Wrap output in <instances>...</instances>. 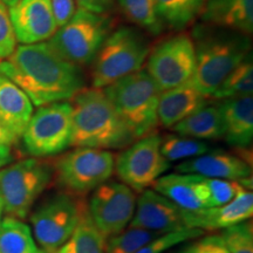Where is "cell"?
Masks as SVG:
<instances>
[{
	"mask_svg": "<svg viewBox=\"0 0 253 253\" xmlns=\"http://www.w3.org/2000/svg\"><path fill=\"white\" fill-rule=\"evenodd\" d=\"M0 74L17 84L37 107L69 101L84 88L80 67L62 59L47 41L15 47L0 61Z\"/></svg>",
	"mask_w": 253,
	"mask_h": 253,
	"instance_id": "1",
	"label": "cell"
},
{
	"mask_svg": "<svg viewBox=\"0 0 253 253\" xmlns=\"http://www.w3.org/2000/svg\"><path fill=\"white\" fill-rule=\"evenodd\" d=\"M71 147L120 149L135 140L103 89L84 88L71 100Z\"/></svg>",
	"mask_w": 253,
	"mask_h": 253,
	"instance_id": "2",
	"label": "cell"
},
{
	"mask_svg": "<svg viewBox=\"0 0 253 253\" xmlns=\"http://www.w3.org/2000/svg\"><path fill=\"white\" fill-rule=\"evenodd\" d=\"M195 39L196 67L190 82L209 99L230 72L249 55L251 43L245 34L210 28H197Z\"/></svg>",
	"mask_w": 253,
	"mask_h": 253,
	"instance_id": "3",
	"label": "cell"
},
{
	"mask_svg": "<svg viewBox=\"0 0 253 253\" xmlns=\"http://www.w3.org/2000/svg\"><path fill=\"white\" fill-rule=\"evenodd\" d=\"M103 91L135 140L151 134L156 128L162 91L145 69L120 79Z\"/></svg>",
	"mask_w": 253,
	"mask_h": 253,
	"instance_id": "4",
	"label": "cell"
},
{
	"mask_svg": "<svg viewBox=\"0 0 253 253\" xmlns=\"http://www.w3.org/2000/svg\"><path fill=\"white\" fill-rule=\"evenodd\" d=\"M149 46L140 32L120 27L109 33L93 60L91 86L97 89L142 69L149 55Z\"/></svg>",
	"mask_w": 253,
	"mask_h": 253,
	"instance_id": "5",
	"label": "cell"
},
{
	"mask_svg": "<svg viewBox=\"0 0 253 253\" xmlns=\"http://www.w3.org/2000/svg\"><path fill=\"white\" fill-rule=\"evenodd\" d=\"M54 177L52 164L26 158L0 169V198L8 217L24 219Z\"/></svg>",
	"mask_w": 253,
	"mask_h": 253,
	"instance_id": "6",
	"label": "cell"
},
{
	"mask_svg": "<svg viewBox=\"0 0 253 253\" xmlns=\"http://www.w3.org/2000/svg\"><path fill=\"white\" fill-rule=\"evenodd\" d=\"M112 30L106 14H96L79 7L71 20L56 30L47 40L48 45L62 59L74 65L93 61Z\"/></svg>",
	"mask_w": 253,
	"mask_h": 253,
	"instance_id": "7",
	"label": "cell"
},
{
	"mask_svg": "<svg viewBox=\"0 0 253 253\" xmlns=\"http://www.w3.org/2000/svg\"><path fill=\"white\" fill-rule=\"evenodd\" d=\"M54 177L66 194L84 196L109 181L115 169V157L108 150L75 148L58 158Z\"/></svg>",
	"mask_w": 253,
	"mask_h": 253,
	"instance_id": "8",
	"label": "cell"
},
{
	"mask_svg": "<svg viewBox=\"0 0 253 253\" xmlns=\"http://www.w3.org/2000/svg\"><path fill=\"white\" fill-rule=\"evenodd\" d=\"M21 137L25 149L36 158L63 153L72 141L71 103L65 101L39 107L32 114Z\"/></svg>",
	"mask_w": 253,
	"mask_h": 253,
	"instance_id": "9",
	"label": "cell"
},
{
	"mask_svg": "<svg viewBox=\"0 0 253 253\" xmlns=\"http://www.w3.org/2000/svg\"><path fill=\"white\" fill-rule=\"evenodd\" d=\"M196 67L194 40L178 34L163 40L148 55L147 71L161 91L191 80Z\"/></svg>",
	"mask_w": 253,
	"mask_h": 253,
	"instance_id": "10",
	"label": "cell"
},
{
	"mask_svg": "<svg viewBox=\"0 0 253 253\" xmlns=\"http://www.w3.org/2000/svg\"><path fill=\"white\" fill-rule=\"evenodd\" d=\"M161 141L162 137L156 134L144 136L115 160L114 171L134 192H142L153 186L170 168V162L161 154Z\"/></svg>",
	"mask_w": 253,
	"mask_h": 253,
	"instance_id": "11",
	"label": "cell"
},
{
	"mask_svg": "<svg viewBox=\"0 0 253 253\" xmlns=\"http://www.w3.org/2000/svg\"><path fill=\"white\" fill-rule=\"evenodd\" d=\"M79 213L80 198L66 192L43 202L31 216L34 237L40 249L47 253L58 251L77 226Z\"/></svg>",
	"mask_w": 253,
	"mask_h": 253,
	"instance_id": "12",
	"label": "cell"
},
{
	"mask_svg": "<svg viewBox=\"0 0 253 253\" xmlns=\"http://www.w3.org/2000/svg\"><path fill=\"white\" fill-rule=\"evenodd\" d=\"M136 199V194L129 186L107 181L91 194L88 212L94 225L108 238L129 226L135 213Z\"/></svg>",
	"mask_w": 253,
	"mask_h": 253,
	"instance_id": "13",
	"label": "cell"
},
{
	"mask_svg": "<svg viewBox=\"0 0 253 253\" xmlns=\"http://www.w3.org/2000/svg\"><path fill=\"white\" fill-rule=\"evenodd\" d=\"M8 13L15 40L21 45L49 40L58 30L50 0H20Z\"/></svg>",
	"mask_w": 253,
	"mask_h": 253,
	"instance_id": "14",
	"label": "cell"
},
{
	"mask_svg": "<svg viewBox=\"0 0 253 253\" xmlns=\"http://www.w3.org/2000/svg\"><path fill=\"white\" fill-rule=\"evenodd\" d=\"M129 226L148 230L157 235L185 227L183 210L157 191L145 189L136 199L134 217Z\"/></svg>",
	"mask_w": 253,
	"mask_h": 253,
	"instance_id": "15",
	"label": "cell"
},
{
	"mask_svg": "<svg viewBox=\"0 0 253 253\" xmlns=\"http://www.w3.org/2000/svg\"><path fill=\"white\" fill-rule=\"evenodd\" d=\"M253 214V195L244 190L233 201L220 207H210L198 210H183L185 227L202 231L224 230L242 221L249 220Z\"/></svg>",
	"mask_w": 253,
	"mask_h": 253,
	"instance_id": "16",
	"label": "cell"
},
{
	"mask_svg": "<svg viewBox=\"0 0 253 253\" xmlns=\"http://www.w3.org/2000/svg\"><path fill=\"white\" fill-rule=\"evenodd\" d=\"M153 188L182 210H198L211 207L205 178L199 175L170 173L161 176L154 183Z\"/></svg>",
	"mask_w": 253,
	"mask_h": 253,
	"instance_id": "17",
	"label": "cell"
},
{
	"mask_svg": "<svg viewBox=\"0 0 253 253\" xmlns=\"http://www.w3.org/2000/svg\"><path fill=\"white\" fill-rule=\"evenodd\" d=\"M179 173H194L205 178L244 181L251 178L252 168L243 158L224 151H211L177 166Z\"/></svg>",
	"mask_w": 253,
	"mask_h": 253,
	"instance_id": "18",
	"label": "cell"
},
{
	"mask_svg": "<svg viewBox=\"0 0 253 253\" xmlns=\"http://www.w3.org/2000/svg\"><path fill=\"white\" fill-rule=\"evenodd\" d=\"M224 125V137L236 148H248L253 138V99L249 96L221 100L218 104Z\"/></svg>",
	"mask_w": 253,
	"mask_h": 253,
	"instance_id": "19",
	"label": "cell"
},
{
	"mask_svg": "<svg viewBox=\"0 0 253 253\" xmlns=\"http://www.w3.org/2000/svg\"><path fill=\"white\" fill-rule=\"evenodd\" d=\"M201 17L214 27L250 36L253 31V0H207Z\"/></svg>",
	"mask_w": 253,
	"mask_h": 253,
	"instance_id": "20",
	"label": "cell"
},
{
	"mask_svg": "<svg viewBox=\"0 0 253 253\" xmlns=\"http://www.w3.org/2000/svg\"><path fill=\"white\" fill-rule=\"evenodd\" d=\"M207 102L208 97L199 93L190 81L162 91L157 107L158 123L166 128H172L179 121L208 104Z\"/></svg>",
	"mask_w": 253,
	"mask_h": 253,
	"instance_id": "21",
	"label": "cell"
},
{
	"mask_svg": "<svg viewBox=\"0 0 253 253\" xmlns=\"http://www.w3.org/2000/svg\"><path fill=\"white\" fill-rule=\"evenodd\" d=\"M32 114L33 103L30 97L9 79L0 74V121L21 137Z\"/></svg>",
	"mask_w": 253,
	"mask_h": 253,
	"instance_id": "22",
	"label": "cell"
},
{
	"mask_svg": "<svg viewBox=\"0 0 253 253\" xmlns=\"http://www.w3.org/2000/svg\"><path fill=\"white\" fill-rule=\"evenodd\" d=\"M172 128L178 135L196 140H218L224 137L223 118L218 106L205 104Z\"/></svg>",
	"mask_w": 253,
	"mask_h": 253,
	"instance_id": "23",
	"label": "cell"
},
{
	"mask_svg": "<svg viewBox=\"0 0 253 253\" xmlns=\"http://www.w3.org/2000/svg\"><path fill=\"white\" fill-rule=\"evenodd\" d=\"M106 237L94 225L88 205L80 199V213L74 231L55 253H104Z\"/></svg>",
	"mask_w": 253,
	"mask_h": 253,
	"instance_id": "24",
	"label": "cell"
},
{
	"mask_svg": "<svg viewBox=\"0 0 253 253\" xmlns=\"http://www.w3.org/2000/svg\"><path fill=\"white\" fill-rule=\"evenodd\" d=\"M205 0H155V8L162 27L181 31L198 18Z\"/></svg>",
	"mask_w": 253,
	"mask_h": 253,
	"instance_id": "25",
	"label": "cell"
},
{
	"mask_svg": "<svg viewBox=\"0 0 253 253\" xmlns=\"http://www.w3.org/2000/svg\"><path fill=\"white\" fill-rule=\"evenodd\" d=\"M0 253H40L27 224L18 218L0 221Z\"/></svg>",
	"mask_w": 253,
	"mask_h": 253,
	"instance_id": "26",
	"label": "cell"
},
{
	"mask_svg": "<svg viewBox=\"0 0 253 253\" xmlns=\"http://www.w3.org/2000/svg\"><path fill=\"white\" fill-rule=\"evenodd\" d=\"M253 91V63L252 56L249 54L242 62L230 72L221 81L219 87L212 94L213 99L226 100L233 97L249 96Z\"/></svg>",
	"mask_w": 253,
	"mask_h": 253,
	"instance_id": "27",
	"label": "cell"
},
{
	"mask_svg": "<svg viewBox=\"0 0 253 253\" xmlns=\"http://www.w3.org/2000/svg\"><path fill=\"white\" fill-rule=\"evenodd\" d=\"M209 145L205 142L182 135H167L161 141V154L168 162L190 160L208 153Z\"/></svg>",
	"mask_w": 253,
	"mask_h": 253,
	"instance_id": "28",
	"label": "cell"
},
{
	"mask_svg": "<svg viewBox=\"0 0 253 253\" xmlns=\"http://www.w3.org/2000/svg\"><path fill=\"white\" fill-rule=\"evenodd\" d=\"M157 233L138 227L128 226L118 235L106 239L104 253H136L142 246L156 238Z\"/></svg>",
	"mask_w": 253,
	"mask_h": 253,
	"instance_id": "29",
	"label": "cell"
},
{
	"mask_svg": "<svg viewBox=\"0 0 253 253\" xmlns=\"http://www.w3.org/2000/svg\"><path fill=\"white\" fill-rule=\"evenodd\" d=\"M123 13L129 20L157 34L163 30L155 8V0H119Z\"/></svg>",
	"mask_w": 253,
	"mask_h": 253,
	"instance_id": "30",
	"label": "cell"
},
{
	"mask_svg": "<svg viewBox=\"0 0 253 253\" xmlns=\"http://www.w3.org/2000/svg\"><path fill=\"white\" fill-rule=\"evenodd\" d=\"M203 235L204 231L202 230L183 227L181 230L172 231V232L157 236L156 238L150 240L148 244L142 246L136 253H163L168 251L169 249L173 248V246L181 244V243L197 239L198 237H202Z\"/></svg>",
	"mask_w": 253,
	"mask_h": 253,
	"instance_id": "31",
	"label": "cell"
},
{
	"mask_svg": "<svg viewBox=\"0 0 253 253\" xmlns=\"http://www.w3.org/2000/svg\"><path fill=\"white\" fill-rule=\"evenodd\" d=\"M221 239L230 253H253V229L251 221L245 220L221 232Z\"/></svg>",
	"mask_w": 253,
	"mask_h": 253,
	"instance_id": "32",
	"label": "cell"
},
{
	"mask_svg": "<svg viewBox=\"0 0 253 253\" xmlns=\"http://www.w3.org/2000/svg\"><path fill=\"white\" fill-rule=\"evenodd\" d=\"M205 183H207L209 195H210L211 207H220V205L227 204L229 202L233 201L240 192L248 190L239 181L205 178Z\"/></svg>",
	"mask_w": 253,
	"mask_h": 253,
	"instance_id": "33",
	"label": "cell"
},
{
	"mask_svg": "<svg viewBox=\"0 0 253 253\" xmlns=\"http://www.w3.org/2000/svg\"><path fill=\"white\" fill-rule=\"evenodd\" d=\"M17 47L7 6L0 1V61L7 59Z\"/></svg>",
	"mask_w": 253,
	"mask_h": 253,
	"instance_id": "34",
	"label": "cell"
},
{
	"mask_svg": "<svg viewBox=\"0 0 253 253\" xmlns=\"http://www.w3.org/2000/svg\"><path fill=\"white\" fill-rule=\"evenodd\" d=\"M177 253H230L220 236L198 237L191 244Z\"/></svg>",
	"mask_w": 253,
	"mask_h": 253,
	"instance_id": "35",
	"label": "cell"
},
{
	"mask_svg": "<svg viewBox=\"0 0 253 253\" xmlns=\"http://www.w3.org/2000/svg\"><path fill=\"white\" fill-rule=\"evenodd\" d=\"M50 6L58 28L67 24L77 11L75 0H50Z\"/></svg>",
	"mask_w": 253,
	"mask_h": 253,
	"instance_id": "36",
	"label": "cell"
},
{
	"mask_svg": "<svg viewBox=\"0 0 253 253\" xmlns=\"http://www.w3.org/2000/svg\"><path fill=\"white\" fill-rule=\"evenodd\" d=\"M115 1L116 0H75L79 7L96 14H106L113 8Z\"/></svg>",
	"mask_w": 253,
	"mask_h": 253,
	"instance_id": "37",
	"label": "cell"
},
{
	"mask_svg": "<svg viewBox=\"0 0 253 253\" xmlns=\"http://www.w3.org/2000/svg\"><path fill=\"white\" fill-rule=\"evenodd\" d=\"M19 140H20V137H18L14 132H12L4 123L0 121V144L12 147V145L17 144Z\"/></svg>",
	"mask_w": 253,
	"mask_h": 253,
	"instance_id": "38",
	"label": "cell"
},
{
	"mask_svg": "<svg viewBox=\"0 0 253 253\" xmlns=\"http://www.w3.org/2000/svg\"><path fill=\"white\" fill-rule=\"evenodd\" d=\"M14 160L13 151H12V147L9 145L0 144V169L4 168L8 164H11Z\"/></svg>",
	"mask_w": 253,
	"mask_h": 253,
	"instance_id": "39",
	"label": "cell"
},
{
	"mask_svg": "<svg viewBox=\"0 0 253 253\" xmlns=\"http://www.w3.org/2000/svg\"><path fill=\"white\" fill-rule=\"evenodd\" d=\"M0 1H1L5 6H7V8H9L13 5L17 4V2L20 1V0H0Z\"/></svg>",
	"mask_w": 253,
	"mask_h": 253,
	"instance_id": "40",
	"label": "cell"
},
{
	"mask_svg": "<svg viewBox=\"0 0 253 253\" xmlns=\"http://www.w3.org/2000/svg\"><path fill=\"white\" fill-rule=\"evenodd\" d=\"M2 212H4V207H2V202H1V198H0V221H1V216H2Z\"/></svg>",
	"mask_w": 253,
	"mask_h": 253,
	"instance_id": "41",
	"label": "cell"
},
{
	"mask_svg": "<svg viewBox=\"0 0 253 253\" xmlns=\"http://www.w3.org/2000/svg\"><path fill=\"white\" fill-rule=\"evenodd\" d=\"M40 253H47V252H45V251H42V250L40 249Z\"/></svg>",
	"mask_w": 253,
	"mask_h": 253,
	"instance_id": "42",
	"label": "cell"
}]
</instances>
